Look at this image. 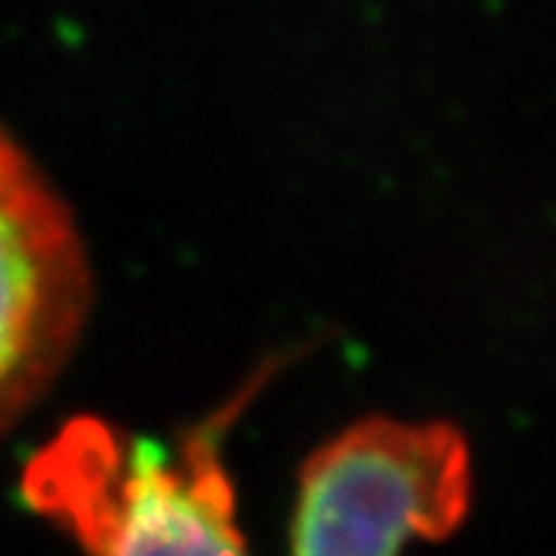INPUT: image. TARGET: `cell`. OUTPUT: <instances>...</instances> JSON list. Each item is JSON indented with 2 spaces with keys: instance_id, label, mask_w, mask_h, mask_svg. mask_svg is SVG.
I'll list each match as a JSON object with an SVG mask.
<instances>
[{
  "instance_id": "6da1fadb",
  "label": "cell",
  "mask_w": 556,
  "mask_h": 556,
  "mask_svg": "<svg viewBox=\"0 0 556 556\" xmlns=\"http://www.w3.org/2000/svg\"><path fill=\"white\" fill-rule=\"evenodd\" d=\"M218 422L178 453L77 419L27 469V500L67 523L91 556H249Z\"/></svg>"
},
{
  "instance_id": "7a4b0ae2",
  "label": "cell",
  "mask_w": 556,
  "mask_h": 556,
  "mask_svg": "<svg viewBox=\"0 0 556 556\" xmlns=\"http://www.w3.org/2000/svg\"><path fill=\"white\" fill-rule=\"evenodd\" d=\"M91 268L61 194L0 128V429L48 389L81 336Z\"/></svg>"
}]
</instances>
